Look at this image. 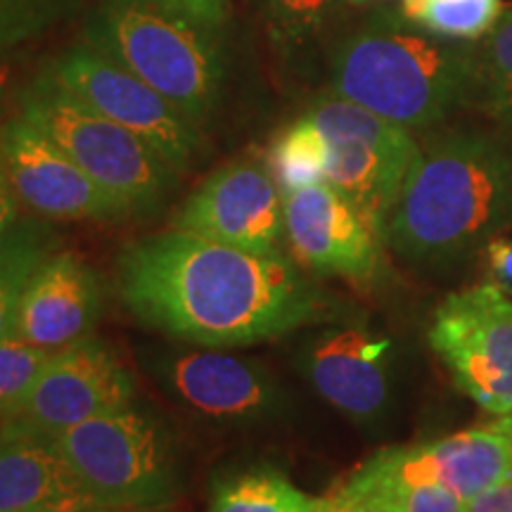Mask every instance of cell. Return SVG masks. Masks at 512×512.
I'll return each instance as SVG.
<instances>
[{"mask_svg": "<svg viewBox=\"0 0 512 512\" xmlns=\"http://www.w3.org/2000/svg\"><path fill=\"white\" fill-rule=\"evenodd\" d=\"M117 290L140 325L195 347H249L328 313L287 254H254L176 228L121 249Z\"/></svg>", "mask_w": 512, "mask_h": 512, "instance_id": "1", "label": "cell"}, {"mask_svg": "<svg viewBox=\"0 0 512 512\" xmlns=\"http://www.w3.org/2000/svg\"><path fill=\"white\" fill-rule=\"evenodd\" d=\"M512 223V147L484 131H451L422 145L387 226L403 264L446 271Z\"/></svg>", "mask_w": 512, "mask_h": 512, "instance_id": "2", "label": "cell"}, {"mask_svg": "<svg viewBox=\"0 0 512 512\" xmlns=\"http://www.w3.org/2000/svg\"><path fill=\"white\" fill-rule=\"evenodd\" d=\"M411 19L380 17L332 57V88L403 128H427L475 100V48L448 43Z\"/></svg>", "mask_w": 512, "mask_h": 512, "instance_id": "3", "label": "cell"}, {"mask_svg": "<svg viewBox=\"0 0 512 512\" xmlns=\"http://www.w3.org/2000/svg\"><path fill=\"white\" fill-rule=\"evenodd\" d=\"M48 441L100 508L166 510L183 494L174 434L138 403L81 422Z\"/></svg>", "mask_w": 512, "mask_h": 512, "instance_id": "4", "label": "cell"}, {"mask_svg": "<svg viewBox=\"0 0 512 512\" xmlns=\"http://www.w3.org/2000/svg\"><path fill=\"white\" fill-rule=\"evenodd\" d=\"M19 114L114 197L131 216H150L174 190L178 174L136 133L107 119L91 105L41 74L19 98Z\"/></svg>", "mask_w": 512, "mask_h": 512, "instance_id": "5", "label": "cell"}, {"mask_svg": "<svg viewBox=\"0 0 512 512\" xmlns=\"http://www.w3.org/2000/svg\"><path fill=\"white\" fill-rule=\"evenodd\" d=\"M93 48L143 79L202 126L221 91V62L204 27L138 0H119L100 19Z\"/></svg>", "mask_w": 512, "mask_h": 512, "instance_id": "6", "label": "cell"}, {"mask_svg": "<svg viewBox=\"0 0 512 512\" xmlns=\"http://www.w3.org/2000/svg\"><path fill=\"white\" fill-rule=\"evenodd\" d=\"M140 358L171 401L223 430H264L292 411L283 382L256 358L195 344L145 349Z\"/></svg>", "mask_w": 512, "mask_h": 512, "instance_id": "7", "label": "cell"}, {"mask_svg": "<svg viewBox=\"0 0 512 512\" xmlns=\"http://www.w3.org/2000/svg\"><path fill=\"white\" fill-rule=\"evenodd\" d=\"M328 140L325 183L354 204L387 247V226L420 145L408 128L344 98L323 100L309 112Z\"/></svg>", "mask_w": 512, "mask_h": 512, "instance_id": "8", "label": "cell"}, {"mask_svg": "<svg viewBox=\"0 0 512 512\" xmlns=\"http://www.w3.org/2000/svg\"><path fill=\"white\" fill-rule=\"evenodd\" d=\"M430 347L456 387L486 413H512V299L482 283L448 294L434 311Z\"/></svg>", "mask_w": 512, "mask_h": 512, "instance_id": "9", "label": "cell"}, {"mask_svg": "<svg viewBox=\"0 0 512 512\" xmlns=\"http://www.w3.org/2000/svg\"><path fill=\"white\" fill-rule=\"evenodd\" d=\"M136 399V377L112 344L91 335L48 356L15 418L0 432L48 441L81 422L133 406Z\"/></svg>", "mask_w": 512, "mask_h": 512, "instance_id": "10", "label": "cell"}, {"mask_svg": "<svg viewBox=\"0 0 512 512\" xmlns=\"http://www.w3.org/2000/svg\"><path fill=\"white\" fill-rule=\"evenodd\" d=\"M46 74L93 110L136 133L178 176L200 155L202 126L93 46L57 57Z\"/></svg>", "mask_w": 512, "mask_h": 512, "instance_id": "11", "label": "cell"}, {"mask_svg": "<svg viewBox=\"0 0 512 512\" xmlns=\"http://www.w3.org/2000/svg\"><path fill=\"white\" fill-rule=\"evenodd\" d=\"M297 366L320 399L361 427L387 418L396 392V347L370 325H332L299 349Z\"/></svg>", "mask_w": 512, "mask_h": 512, "instance_id": "12", "label": "cell"}, {"mask_svg": "<svg viewBox=\"0 0 512 512\" xmlns=\"http://www.w3.org/2000/svg\"><path fill=\"white\" fill-rule=\"evenodd\" d=\"M0 162L24 211L31 216L50 223L128 219L114 197L19 112L0 124Z\"/></svg>", "mask_w": 512, "mask_h": 512, "instance_id": "13", "label": "cell"}, {"mask_svg": "<svg viewBox=\"0 0 512 512\" xmlns=\"http://www.w3.org/2000/svg\"><path fill=\"white\" fill-rule=\"evenodd\" d=\"M171 228L254 254H285V195L268 166L233 162L192 192Z\"/></svg>", "mask_w": 512, "mask_h": 512, "instance_id": "14", "label": "cell"}, {"mask_svg": "<svg viewBox=\"0 0 512 512\" xmlns=\"http://www.w3.org/2000/svg\"><path fill=\"white\" fill-rule=\"evenodd\" d=\"M512 475V413L427 444L384 448L351 472L366 484H439L470 503Z\"/></svg>", "mask_w": 512, "mask_h": 512, "instance_id": "15", "label": "cell"}, {"mask_svg": "<svg viewBox=\"0 0 512 512\" xmlns=\"http://www.w3.org/2000/svg\"><path fill=\"white\" fill-rule=\"evenodd\" d=\"M285 235L294 259L316 275L370 283L382 271V238L325 181L287 192Z\"/></svg>", "mask_w": 512, "mask_h": 512, "instance_id": "16", "label": "cell"}, {"mask_svg": "<svg viewBox=\"0 0 512 512\" xmlns=\"http://www.w3.org/2000/svg\"><path fill=\"white\" fill-rule=\"evenodd\" d=\"M102 309L98 271L76 252L55 249L24 285L10 337L53 354L91 337Z\"/></svg>", "mask_w": 512, "mask_h": 512, "instance_id": "17", "label": "cell"}, {"mask_svg": "<svg viewBox=\"0 0 512 512\" xmlns=\"http://www.w3.org/2000/svg\"><path fill=\"white\" fill-rule=\"evenodd\" d=\"M93 508L74 470L46 439L0 432V512Z\"/></svg>", "mask_w": 512, "mask_h": 512, "instance_id": "18", "label": "cell"}, {"mask_svg": "<svg viewBox=\"0 0 512 512\" xmlns=\"http://www.w3.org/2000/svg\"><path fill=\"white\" fill-rule=\"evenodd\" d=\"M330 503V494H306L273 467H252L216 482L209 512H328Z\"/></svg>", "mask_w": 512, "mask_h": 512, "instance_id": "19", "label": "cell"}, {"mask_svg": "<svg viewBox=\"0 0 512 512\" xmlns=\"http://www.w3.org/2000/svg\"><path fill=\"white\" fill-rule=\"evenodd\" d=\"M55 249H60V235L50 221L31 214L0 238V342L10 337L24 285Z\"/></svg>", "mask_w": 512, "mask_h": 512, "instance_id": "20", "label": "cell"}, {"mask_svg": "<svg viewBox=\"0 0 512 512\" xmlns=\"http://www.w3.org/2000/svg\"><path fill=\"white\" fill-rule=\"evenodd\" d=\"M475 100L512 136V5H503L496 24L475 48Z\"/></svg>", "mask_w": 512, "mask_h": 512, "instance_id": "21", "label": "cell"}, {"mask_svg": "<svg viewBox=\"0 0 512 512\" xmlns=\"http://www.w3.org/2000/svg\"><path fill=\"white\" fill-rule=\"evenodd\" d=\"M325 166H328V140L309 114L287 126L268 150V169L283 195L323 183Z\"/></svg>", "mask_w": 512, "mask_h": 512, "instance_id": "22", "label": "cell"}, {"mask_svg": "<svg viewBox=\"0 0 512 512\" xmlns=\"http://www.w3.org/2000/svg\"><path fill=\"white\" fill-rule=\"evenodd\" d=\"M501 12V0H425L403 10V17L441 38L477 41L489 34Z\"/></svg>", "mask_w": 512, "mask_h": 512, "instance_id": "23", "label": "cell"}, {"mask_svg": "<svg viewBox=\"0 0 512 512\" xmlns=\"http://www.w3.org/2000/svg\"><path fill=\"white\" fill-rule=\"evenodd\" d=\"M335 494L370 501L387 512H467V503L439 484H366L347 479Z\"/></svg>", "mask_w": 512, "mask_h": 512, "instance_id": "24", "label": "cell"}, {"mask_svg": "<svg viewBox=\"0 0 512 512\" xmlns=\"http://www.w3.org/2000/svg\"><path fill=\"white\" fill-rule=\"evenodd\" d=\"M48 356L50 351L36 349L15 337H5L0 342V430L15 418L19 403Z\"/></svg>", "mask_w": 512, "mask_h": 512, "instance_id": "25", "label": "cell"}, {"mask_svg": "<svg viewBox=\"0 0 512 512\" xmlns=\"http://www.w3.org/2000/svg\"><path fill=\"white\" fill-rule=\"evenodd\" d=\"M335 0H266L268 24H271L275 41L285 46H299L306 38L316 36Z\"/></svg>", "mask_w": 512, "mask_h": 512, "instance_id": "26", "label": "cell"}, {"mask_svg": "<svg viewBox=\"0 0 512 512\" xmlns=\"http://www.w3.org/2000/svg\"><path fill=\"white\" fill-rule=\"evenodd\" d=\"M46 19L48 0H0V53L34 36Z\"/></svg>", "mask_w": 512, "mask_h": 512, "instance_id": "27", "label": "cell"}, {"mask_svg": "<svg viewBox=\"0 0 512 512\" xmlns=\"http://www.w3.org/2000/svg\"><path fill=\"white\" fill-rule=\"evenodd\" d=\"M138 3L174 12V15L190 19L204 29L221 27L223 19H226V0H138Z\"/></svg>", "mask_w": 512, "mask_h": 512, "instance_id": "28", "label": "cell"}, {"mask_svg": "<svg viewBox=\"0 0 512 512\" xmlns=\"http://www.w3.org/2000/svg\"><path fill=\"white\" fill-rule=\"evenodd\" d=\"M486 249V261H489L491 283L501 285L503 290H512V240L508 238H494Z\"/></svg>", "mask_w": 512, "mask_h": 512, "instance_id": "29", "label": "cell"}, {"mask_svg": "<svg viewBox=\"0 0 512 512\" xmlns=\"http://www.w3.org/2000/svg\"><path fill=\"white\" fill-rule=\"evenodd\" d=\"M467 512H512V475L472 498Z\"/></svg>", "mask_w": 512, "mask_h": 512, "instance_id": "30", "label": "cell"}, {"mask_svg": "<svg viewBox=\"0 0 512 512\" xmlns=\"http://www.w3.org/2000/svg\"><path fill=\"white\" fill-rule=\"evenodd\" d=\"M24 216V207L15 195L8 174H5V166L0 162V238H3L8 230Z\"/></svg>", "mask_w": 512, "mask_h": 512, "instance_id": "31", "label": "cell"}, {"mask_svg": "<svg viewBox=\"0 0 512 512\" xmlns=\"http://www.w3.org/2000/svg\"><path fill=\"white\" fill-rule=\"evenodd\" d=\"M332 503L328 512H387L380 505L370 503V501H361V498H349V496H339L332 491L330 494Z\"/></svg>", "mask_w": 512, "mask_h": 512, "instance_id": "32", "label": "cell"}, {"mask_svg": "<svg viewBox=\"0 0 512 512\" xmlns=\"http://www.w3.org/2000/svg\"><path fill=\"white\" fill-rule=\"evenodd\" d=\"M81 512H164V510H121V508H100V505H93V508H86Z\"/></svg>", "mask_w": 512, "mask_h": 512, "instance_id": "33", "label": "cell"}, {"mask_svg": "<svg viewBox=\"0 0 512 512\" xmlns=\"http://www.w3.org/2000/svg\"><path fill=\"white\" fill-rule=\"evenodd\" d=\"M420 3H425V0H403V10H411V8H415V5H420Z\"/></svg>", "mask_w": 512, "mask_h": 512, "instance_id": "34", "label": "cell"}, {"mask_svg": "<svg viewBox=\"0 0 512 512\" xmlns=\"http://www.w3.org/2000/svg\"><path fill=\"white\" fill-rule=\"evenodd\" d=\"M349 3H356V5H363V3H370V0H349Z\"/></svg>", "mask_w": 512, "mask_h": 512, "instance_id": "35", "label": "cell"}]
</instances>
